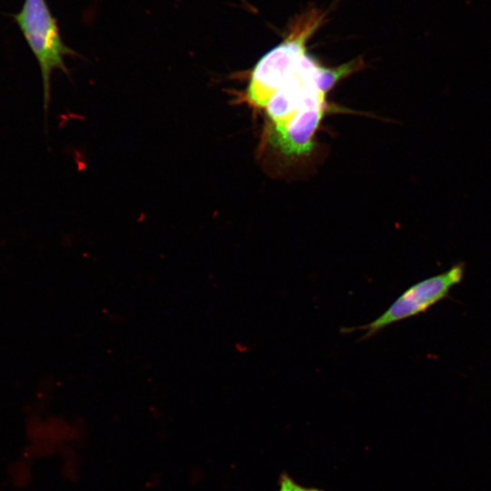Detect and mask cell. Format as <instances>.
<instances>
[{
    "mask_svg": "<svg viewBox=\"0 0 491 491\" xmlns=\"http://www.w3.org/2000/svg\"><path fill=\"white\" fill-rule=\"evenodd\" d=\"M325 13L309 8L292 18L283 40L267 51L254 66L245 101L266 107L289 72L306 53L308 39L323 25Z\"/></svg>",
    "mask_w": 491,
    "mask_h": 491,
    "instance_id": "obj_1",
    "label": "cell"
},
{
    "mask_svg": "<svg viewBox=\"0 0 491 491\" xmlns=\"http://www.w3.org/2000/svg\"><path fill=\"white\" fill-rule=\"evenodd\" d=\"M14 19L39 65L44 106L46 110L50 100L52 73L59 70L68 75L65 57L75 56L77 54L64 43L56 20L45 0H25Z\"/></svg>",
    "mask_w": 491,
    "mask_h": 491,
    "instance_id": "obj_2",
    "label": "cell"
},
{
    "mask_svg": "<svg viewBox=\"0 0 491 491\" xmlns=\"http://www.w3.org/2000/svg\"><path fill=\"white\" fill-rule=\"evenodd\" d=\"M464 266L455 265L448 270L424 279L407 288L376 319L358 327L346 328V332L362 330V339H367L394 323L415 316L442 300L463 277Z\"/></svg>",
    "mask_w": 491,
    "mask_h": 491,
    "instance_id": "obj_3",
    "label": "cell"
},
{
    "mask_svg": "<svg viewBox=\"0 0 491 491\" xmlns=\"http://www.w3.org/2000/svg\"><path fill=\"white\" fill-rule=\"evenodd\" d=\"M326 95H318L300 108L282 128L274 131L273 141L286 155H307L326 107Z\"/></svg>",
    "mask_w": 491,
    "mask_h": 491,
    "instance_id": "obj_4",
    "label": "cell"
},
{
    "mask_svg": "<svg viewBox=\"0 0 491 491\" xmlns=\"http://www.w3.org/2000/svg\"><path fill=\"white\" fill-rule=\"evenodd\" d=\"M277 491H324L316 487L303 486L295 482L289 475L283 473L279 478V487Z\"/></svg>",
    "mask_w": 491,
    "mask_h": 491,
    "instance_id": "obj_5",
    "label": "cell"
}]
</instances>
